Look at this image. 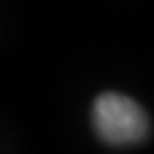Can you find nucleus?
Masks as SVG:
<instances>
[{"label":"nucleus","instance_id":"1","mask_svg":"<svg viewBox=\"0 0 154 154\" xmlns=\"http://www.w3.org/2000/svg\"><path fill=\"white\" fill-rule=\"evenodd\" d=\"M96 135L109 146H133L148 137L150 120L146 109L120 92H103L92 105Z\"/></svg>","mask_w":154,"mask_h":154}]
</instances>
